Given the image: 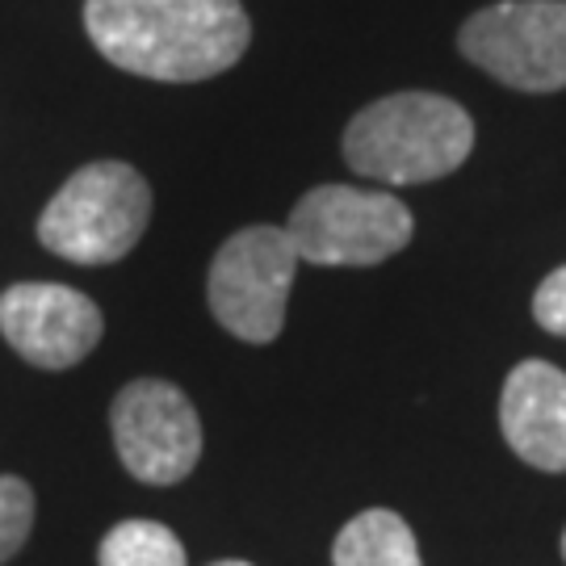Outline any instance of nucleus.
Listing matches in <instances>:
<instances>
[{
	"label": "nucleus",
	"mask_w": 566,
	"mask_h": 566,
	"mask_svg": "<svg viewBox=\"0 0 566 566\" xmlns=\"http://www.w3.org/2000/svg\"><path fill=\"white\" fill-rule=\"evenodd\" d=\"M102 566H185L181 537L160 521H122L102 537Z\"/></svg>",
	"instance_id": "obj_11"
},
{
	"label": "nucleus",
	"mask_w": 566,
	"mask_h": 566,
	"mask_svg": "<svg viewBox=\"0 0 566 566\" xmlns=\"http://www.w3.org/2000/svg\"><path fill=\"white\" fill-rule=\"evenodd\" d=\"M474 151V122L437 93H395L365 105L344 130V160L382 185H420L449 177Z\"/></svg>",
	"instance_id": "obj_2"
},
{
	"label": "nucleus",
	"mask_w": 566,
	"mask_h": 566,
	"mask_svg": "<svg viewBox=\"0 0 566 566\" xmlns=\"http://www.w3.org/2000/svg\"><path fill=\"white\" fill-rule=\"evenodd\" d=\"M298 252L282 227H243L210 261V315L243 344L277 340Z\"/></svg>",
	"instance_id": "obj_4"
},
{
	"label": "nucleus",
	"mask_w": 566,
	"mask_h": 566,
	"mask_svg": "<svg viewBox=\"0 0 566 566\" xmlns=\"http://www.w3.org/2000/svg\"><path fill=\"white\" fill-rule=\"evenodd\" d=\"M563 563H566V533H563Z\"/></svg>",
	"instance_id": "obj_15"
},
{
	"label": "nucleus",
	"mask_w": 566,
	"mask_h": 566,
	"mask_svg": "<svg viewBox=\"0 0 566 566\" xmlns=\"http://www.w3.org/2000/svg\"><path fill=\"white\" fill-rule=\"evenodd\" d=\"M109 428L122 465L130 479L151 486H172L202 458V424L198 411L164 378H135L122 386L109 407Z\"/></svg>",
	"instance_id": "obj_7"
},
{
	"label": "nucleus",
	"mask_w": 566,
	"mask_h": 566,
	"mask_svg": "<svg viewBox=\"0 0 566 566\" xmlns=\"http://www.w3.org/2000/svg\"><path fill=\"white\" fill-rule=\"evenodd\" d=\"M462 55L521 93L566 88V0H500L458 34Z\"/></svg>",
	"instance_id": "obj_6"
},
{
	"label": "nucleus",
	"mask_w": 566,
	"mask_h": 566,
	"mask_svg": "<svg viewBox=\"0 0 566 566\" xmlns=\"http://www.w3.org/2000/svg\"><path fill=\"white\" fill-rule=\"evenodd\" d=\"M214 566H252V563H240V558H227V563H214Z\"/></svg>",
	"instance_id": "obj_14"
},
{
	"label": "nucleus",
	"mask_w": 566,
	"mask_h": 566,
	"mask_svg": "<svg viewBox=\"0 0 566 566\" xmlns=\"http://www.w3.org/2000/svg\"><path fill=\"white\" fill-rule=\"evenodd\" d=\"M332 566H424L416 533L399 512L369 507L336 533Z\"/></svg>",
	"instance_id": "obj_10"
},
{
	"label": "nucleus",
	"mask_w": 566,
	"mask_h": 566,
	"mask_svg": "<svg viewBox=\"0 0 566 566\" xmlns=\"http://www.w3.org/2000/svg\"><path fill=\"white\" fill-rule=\"evenodd\" d=\"M34 528V491L18 474H0V566L9 563Z\"/></svg>",
	"instance_id": "obj_12"
},
{
	"label": "nucleus",
	"mask_w": 566,
	"mask_h": 566,
	"mask_svg": "<svg viewBox=\"0 0 566 566\" xmlns=\"http://www.w3.org/2000/svg\"><path fill=\"white\" fill-rule=\"evenodd\" d=\"M84 30L114 67L164 84L210 81L252 42L240 0H84Z\"/></svg>",
	"instance_id": "obj_1"
},
{
	"label": "nucleus",
	"mask_w": 566,
	"mask_h": 566,
	"mask_svg": "<svg viewBox=\"0 0 566 566\" xmlns=\"http://www.w3.org/2000/svg\"><path fill=\"white\" fill-rule=\"evenodd\" d=\"M105 332L97 303L60 282H18L0 294V336L39 369H72Z\"/></svg>",
	"instance_id": "obj_8"
},
{
	"label": "nucleus",
	"mask_w": 566,
	"mask_h": 566,
	"mask_svg": "<svg viewBox=\"0 0 566 566\" xmlns=\"http://www.w3.org/2000/svg\"><path fill=\"white\" fill-rule=\"evenodd\" d=\"M290 240L298 261L315 264H382L411 243V210L386 189L319 185L290 214Z\"/></svg>",
	"instance_id": "obj_5"
},
{
	"label": "nucleus",
	"mask_w": 566,
	"mask_h": 566,
	"mask_svg": "<svg viewBox=\"0 0 566 566\" xmlns=\"http://www.w3.org/2000/svg\"><path fill=\"white\" fill-rule=\"evenodd\" d=\"M533 319L546 327L549 336H563L566 340V264L554 269L546 282L537 285V294H533Z\"/></svg>",
	"instance_id": "obj_13"
},
{
	"label": "nucleus",
	"mask_w": 566,
	"mask_h": 566,
	"mask_svg": "<svg viewBox=\"0 0 566 566\" xmlns=\"http://www.w3.org/2000/svg\"><path fill=\"white\" fill-rule=\"evenodd\" d=\"M151 223V185L139 168L122 160H97L72 172L46 202L39 219V240L72 264L122 261Z\"/></svg>",
	"instance_id": "obj_3"
},
{
	"label": "nucleus",
	"mask_w": 566,
	"mask_h": 566,
	"mask_svg": "<svg viewBox=\"0 0 566 566\" xmlns=\"http://www.w3.org/2000/svg\"><path fill=\"white\" fill-rule=\"evenodd\" d=\"M507 449L533 470H566V374L549 361H521L500 395Z\"/></svg>",
	"instance_id": "obj_9"
}]
</instances>
